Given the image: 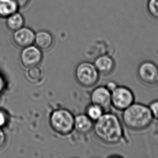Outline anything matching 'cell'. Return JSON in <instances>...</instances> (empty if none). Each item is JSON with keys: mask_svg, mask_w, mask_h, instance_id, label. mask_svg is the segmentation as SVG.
Instances as JSON below:
<instances>
[{"mask_svg": "<svg viewBox=\"0 0 158 158\" xmlns=\"http://www.w3.org/2000/svg\"><path fill=\"white\" fill-rule=\"evenodd\" d=\"M93 128L97 138L107 145L119 143L124 132L121 122L113 113L103 114L96 121Z\"/></svg>", "mask_w": 158, "mask_h": 158, "instance_id": "obj_1", "label": "cell"}, {"mask_svg": "<svg viewBox=\"0 0 158 158\" xmlns=\"http://www.w3.org/2000/svg\"><path fill=\"white\" fill-rule=\"evenodd\" d=\"M122 118L125 125L134 131L145 130L154 119L149 106L140 103H133L124 110Z\"/></svg>", "mask_w": 158, "mask_h": 158, "instance_id": "obj_2", "label": "cell"}, {"mask_svg": "<svg viewBox=\"0 0 158 158\" xmlns=\"http://www.w3.org/2000/svg\"><path fill=\"white\" fill-rule=\"evenodd\" d=\"M50 125L55 132L66 135L74 130L75 117L70 111L61 109L53 111L50 117Z\"/></svg>", "mask_w": 158, "mask_h": 158, "instance_id": "obj_3", "label": "cell"}, {"mask_svg": "<svg viewBox=\"0 0 158 158\" xmlns=\"http://www.w3.org/2000/svg\"><path fill=\"white\" fill-rule=\"evenodd\" d=\"M75 76L79 85L85 88H91L97 83L99 73L94 64L90 62H81L76 68Z\"/></svg>", "mask_w": 158, "mask_h": 158, "instance_id": "obj_4", "label": "cell"}, {"mask_svg": "<svg viewBox=\"0 0 158 158\" xmlns=\"http://www.w3.org/2000/svg\"><path fill=\"white\" fill-rule=\"evenodd\" d=\"M111 102L115 109L124 111L134 103L135 96L130 89L117 86L111 92Z\"/></svg>", "mask_w": 158, "mask_h": 158, "instance_id": "obj_5", "label": "cell"}, {"mask_svg": "<svg viewBox=\"0 0 158 158\" xmlns=\"http://www.w3.org/2000/svg\"><path fill=\"white\" fill-rule=\"evenodd\" d=\"M137 75L143 83L153 86L158 84V66L151 61L143 62L138 68Z\"/></svg>", "mask_w": 158, "mask_h": 158, "instance_id": "obj_6", "label": "cell"}, {"mask_svg": "<svg viewBox=\"0 0 158 158\" xmlns=\"http://www.w3.org/2000/svg\"><path fill=\"white\" fill-rule=\"evenodd\" d=\"M41 51L36 45H30L23 48L20 54L22 65L27 69L38 66L43 58Z\"/></svg>", "mask_w": 158, "mask_h": 158, "instance_id": "obj_7", "label": "cell"}, {"mask_svg": "<svg viewBox=\"0 0 158 158\" xmlns=\"http://www.w3.org/2000/svg\"><path fill=\"white\" fill-rule=\"evenodd\" d=\"M91 101L92 104L100 107L103 111H108L112 105L111 92L106 86H98L93 90Z\"/></svg>", "mask_w": 158, "mask_h": 158, "instance_id": "obj_8", "label": "cell"}, {"mask_svg": "<svg viewBox=\"0 0 158 158\" xmlns=\"http://www.w3.org/2000/svg\"><path fill=\"white\" fill-rule=\"evenodd\" d=\"M35 33L31 28L23 27L13 33L14 42L19 47L24 48L34 43Z\"/></svg>", "mask_w": 158, "mask_h": 158, "instance_id": "obj_9", "label": "cell"}, {"mask_svg": "<svg viewBox=\"0 0 158 158\" xmlns=\"http://www.w3.org/2000/svg\"><path fill=\"white\" fill-rule=\"evenodd\" d=\"M34 43L41 50L47 51L53 46L54 39L50 32L46 30H40L35 34Z\"/></svg>", "mask_w": 158, "mask_h": 158, "instance_id": "obj_10", "label": "cell"}, {"mask_svg": "<svg viewBox=\"0 0 158 158\" xmlns=\"http://www.w3.org/2000/svg\"><path fill=\"white\" fill-rule=\"evenodd\" d=\"M94 126L93 121L86 114H78L75 117L74 129L81 134L90 133Z\"/></svg>", "mask_w": 158, "mask_h": 158, "instance_id": "obj_11", "label": "cell"}, {"mask_svg": "<svg viewBox=\"0 0 158 158\" xmlns=\"http://www.w3.org/2000/svg\"><path fill=\"white\" fill-rule=\"evenodd\" d=\"M94 65L99 73L107 75L114 70L115 63L112 58L108 56L103 55L97 58Z\"/></svg>", "mask_w": 158, "mask_h": 158, "instance_id": "obj_12", "label": "cell"}, {"mask_svg": "<svg viewBox=\"0 0 158 158\" xmlns=\"http://www.w3.org/2000/svg\"><path fill=\"white\" fill-rule=\"evenodd\" d=\"M6 19V26L9 30L14 32L24 26L25 19L19 11L9 16Z\"/></svg>", "mask_w": 158, "mask_h": 158, "instance_id": "obj_13", "label": "cell"}, {"mask_svg": "<svg viewBox=\"0 0 158 158\" xmlns=\"http://www.w3.org/2000/svg\"><path fill=\"white\" fill-rule=\"evenodd\" d=\"M19 9V6L14 0H0V18L6 19Z\"/></svg>", "mask_w": 158, "mask_h": 158, "instance_id": "obj_14", "label": "cell"}, {"mask_svg": "<svg viewBox=\"0 0 158 158\" xmlns=\"http://www.w3.org/2000/svg\"><path fill=\"white\" fill-rule=\"evenodd\" d=\"M86 112V114L88 115L93 122L97 121L104 114L103 109L98 106L93 104L88 107Z\"/></svg>", "mask_w": 158, "mask_h": 158, "instance_id": "obj_15", "label": "cell"}, {"mask_svg": "<svg viewBox=\"0 0 158 158\" xmlns=\"http://www.w3.org/2000/svg\"><path fill=\"white\" fill-rule=\"evenodd\" d=\"M27 76L30 81L36 82L41 80L42 77V72L41 69L37 66L28 69Z\"/></svg>", "mask_w": 158, "mask_h": 158, "instance_id": "obj_16", "label": "cell"}, {"mask_svg": "<svg viewBox=\"0 0 158 158\" xmlns=\"http://www.w3.org/2000/svg\"><path fill=\"white\" fill-rule=\"evenodd\" d=\"M147 9L151 17L158 20V0H148Z\"/></svg>", "mask_w": 158, "mask_h": 158, "instance_id": "obj_17", "label": "cell"}, {"mask_svg": "<svg viewBox=\"0 0 158 158\" xmlns=\"http://www.w3.org/2000/svg\"><path fill=\"white\" fill-rule=\"evenodd\" d=\"M153 118L158 120V100L153 101L149 106Z\"/></svg>", "mask_w": 158, "mask_h": 158, "instance_id": "obj_18", "label": "cell"}, {"mask_svg": "<svg viewBox=\"0 0 158 158\" xmlns=\"http://www.w3.org/2000/svg\"><path fill=\"white\" fill-rule=\"evenodd\" d=\"M7 120L6 115L4 111L0 110V128H2L6 125Z\"/></svg>", "mask_w": 158, "mask_h": 158, "instance_id": "obj_19", "label": "cell"}, {"mask_svg": "<svg viewBox=\"0 0 158 158\" xmlns=\"http://www.w3.org/2000/svg\"><path fill=\"white\" fill-rule=\"evenodd\" d=\"M6 142V137L2 128H0V148L4 146Z\"/></svg>", "mask_w": 158, "mask_h": 158, "instance_id": "obj_20", "label": "cell"}, {"mask_svg": "<svg viewBox=\"0 0 158 158\" xmlns=\"http://www.w3.org/2000/svg\"><path fill=\"white\" fill-rule=\"evenodd\" d=\"M16 2L19 8H24L28 6L30 0H14Z\"/></svg>", "mask_w": 158, "mask_h": 158, "instance_id": "obj_21", "label": "cell"}, {"mask_svg": "<svg viewBox=\"0 0 158 158\" xmlns=\"http://www.w3.org/2000/svg\"><path fill=\"white\" fill-rule=\"evenodd\" d=\"M117 86H118L117 85V84H116L114 82L110 81V82H109V83H107L106 87L111 92H112V91L114 90L115 88H117Z\"/></svg>", "mask_w": 158, "mask_h": 158, "instance_id": "obj_22", "label": "cell"}, {"mask_svg": "<svg viewBox=\"0 0 158 158\" xmlns=\"http://www.w3.org/2000/svg\"></svg>", "mask_w": 158, "mask_h": 158, "instance_id": "obj_23", "label": "cell"}]
</instances>
